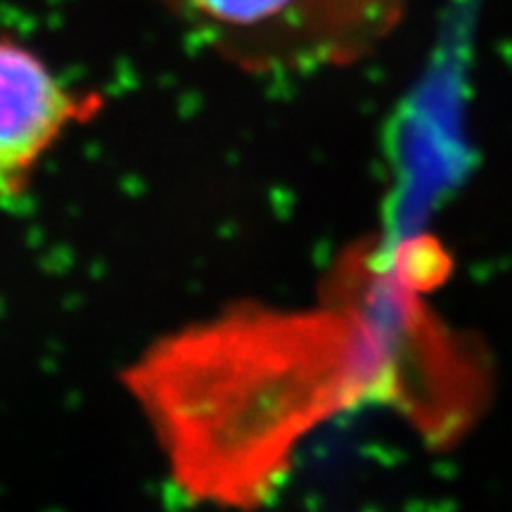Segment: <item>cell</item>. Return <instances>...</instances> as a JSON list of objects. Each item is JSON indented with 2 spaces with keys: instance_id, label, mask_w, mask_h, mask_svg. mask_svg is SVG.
Returning a JSON list of instances; mask_svg holds the SVG:
<instances>
[{
  "instance_id": "6da1fadb",
  "label": "cell",
  "mask_w": 512,
  "mask_h": 512,
  "mask_svg": "<svg viewBox=\"0 0 512 512\" xmlns=\"http://www.w3.org/2000/svg\"><path fill=\"white\" fill-rule=\"evenodd\" d=\"M190 38L247 74L347 67L399 29L411 0H152Z\"/></svg>"
},
{
  "instance_id": "7a4b0ae2",
  "label": "cell",
  "mask_w": 512,
  "mask_h": 512,
  "mask_svg": "<svg viewBox=\"0 0 512 512\" xmlns=\"http://www.w3.org/2000/svg\"><path fill=\"white\" fill-rule=\"evenodd\" d=\"M100 91L69 86L46 57L0 31V207L27 195L43 162L72 128L105 110Z\"/></svg>"
}]
</instances>
